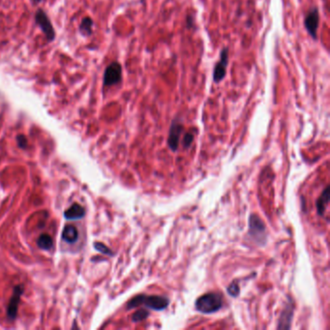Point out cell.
Segmentation results:
<instances>
[{"label":"cell","instance_id":"obj_1","mask_svg":"<svg viewBox=\"0 0 330 330\" xmlns=\"http://www.w3.org/2000/svg\"><path fill=\"white\" fill-rule=\"evenodd\" d=\"M170 304L169 298L161 295H147V294H139L133 297L127 304L128 309L137 308L141 305H145L147 308L152 309L154 311H163Z\"/></svg>","mask_w":330,"mask_h":330},{"label":"cell","instance_id":"obj_2","mask_svg":"<svg viewBox=\"0 0 330 330\" xmlns=\"http://www.w3.org/2000/svg\"><path fill=\"white\" fill-rule=\"evenodd\" d=\"M223 300L220 294H205L200 296L196 301V309L203 314H213L222 308Z\"/></svg>","mask_w":330,"mask_h":330},{"label":"cell","instance_id":"obj_3","mask_svg":"<svg viewBox=\"0 0 330 330\" xmlns=\"http://www.w3.org/2000/svg\"><path fill=\"white\" fill-rule=\"evenodd\" d=\"M249 234L258 244H265L266 228L264 223L256 214H252L249 218Z\"/></svg>","mask_w":330,"mask_h":330},{"label":"cell","instance_id":"obj_4","mask_svg":"<svg viewBox=\"0 0 330 330\" xmlns=\"http://www.w3.org/2000/svg\"><path fill=\"white\" fill-rule=\"evenodd\" d=\"M35 22L37 25L40 27L42 32L45 34L47 40L49 42H52L55 39V30L53 28V25L46 14L45 11L42 9H38L35 13Z\"/></svg>","mask_w":330,"mask_h":330},{"label":"cell","instance_id":"obj_5","mask_svg":"<svg viewBox=\"0 0 330 330\" xmlns=\"http://www.w3.org/2000/svg\"><path fill=\"white\" fill-rule=\"evenodd\" d=\"M122 78V66L119 62L113 61L109 64L104 72L103 85L104 87H110L121 81Z\"/></svg>","mask_w":330,"mask_h":330},{"label":"cell","instance_id":"obj_6","mask_svg":"<svg viewBox=\"0 0 330 330\" xmlns=\"http://www.w3.org/2000/svg\"><path fill=\"white\" fill-rule=\"evenodd\" d=\"M320 24V14L319 10L317 8H312L304 19V26L309 33V35L312 37L314 40L317 39V33Z\"/></svg>","mask_w":330,"mask_h":330},{"label":"cell","instance_id":"obj_7","mask_svg":"<svg viewBox=\"0 0 330 330\" xmlns=\"http://www.w3.org/2000/svg\"><path fill=\"white\" fill-rule=\"evenodd\" d=\"M182 132H183L182 123L179 120L175 119L172 123L170 133H169V138H168V145L173 151H177L178 149L179 141H180Z\"/></svg>","mask_w":330,"mask_h":330},{"label":"cell","instance_id":"obj_8","mask_svg":"<svg viewBox=\"0 0 330 330\" xmlns=\"http://www.w3.org/2000/svg\"><path fill=\"white\" fill-rule=\"evenodd\" d=\"M228 65V50L223 49L221 51L220 59L215 65L213 72V80L215 83H219L225 78Z\"/></svg>","mask_w":330,"mask_h":330},{"label":"cell","instance_id":"obj_9","mask_svg":"<svg viewBox=\"0 0 330 330\" xmlns=\"http://www.w3.org/2000/svg\"><path fill=\"white\" fill-rule=\"evenodd\" d=\"M23 294H24V286L23 285H19V286L15 287L14 294L11 297V300H10L9 305H8V310H7V315L11 320L16 319V317H17L18 308H19V304H20V301H21V296Z\"/></svg>","mask_w":330,"mask_h":330},{"label":"cell","instance_id":"obj_10","mask_svg":"<svg viewBox=\"0 0 330 330\" xmlns=\"http://www.w3.org/2000/svg\"><path fill=\"white\" fill-rule=\"evenodd\" d=\"M293 314H294V307L292 305L287 306L281 315L280 321H279V325H278V329L282 330V329H290L291 328V323H292V319H293Z\"/></svg>","mask_w":330,"mask_h":330},{"label":"cell","instance_id":"obj_11","mask_svg":"<svg viewBox=\"0 0 330 330\" xmlns=\"http://www.w3.org/2000/svg\"><path fill=\"white\" fill-rule=\"evenodd\" d=\"M85 215L84 208L78 203H74L73 205L64 212V216L67 220H78L83 218Z\"/></svg>","mask_w":330,"mask_h":330},{"label":"cell","instance_id":"obj_12","mask_svg":"<svg viewBox=\"0 0 330 330\" xmlns=\"http://www.w3.org/2000/svg\"><path fill=\"white\" fill-rule=\"evenodd\" d=\"M93 20L89 17H84L79 25H78V31L83 36H90L93 32Z\"/></svg>","mask_w":330,"mask_h":330},{"label":"cell","instance_id":"obj_13","mask_svg":"<svg viewBox=\"0 0 330 330\" xmlns=\"http://www.w3.org/2000/svg\"><path fill=\"white\" fill-rule=\"evenodd\" d=\"M330 202V188L327 187L317 202V209L319 215H324Z\"/></svg>","mask_w":330,"mask_h":330},{"label":"cell","instance_id":"obj_14","mask_svg":"<svg viewBox=\"0 0 330 330\" xmlns=\"http://www.w3.org/2000/svg\"><path fill=\"white\" fill-rule=\"evenodd\" d=\"M62 238L68 243H75L78 238L77 229L74 226H66L62 232Z\"/></svg>","mask_w":330,"mask_h":330},{"label":"cell","instance_id":"obj_15","mask_svg":"<svg viewBox=\"0 0 330 330\" xmlns=\"http://www.w3.org/2000/svg\"><path fill=\"white\" fill-rule=\"evenodd\" d=\"M37 245L42 250H50L52 247V245H53V241H52L51 237L49 234L43 233V234H41L38 237V239H37Z\"/></svg>","mask_w":330,"mask_h":330},{"label":"cell","instance_id":"obj_16","mask_svg":"<svg viewBox=\"0 0 330 330\" xmlns=\"http://www.w3.org/2000/svg\"><path fill=\"white\" fill-rule=\"evenodd\" d=\"M149 316V312L146 310V309H140L138 310L132 317V321L134 323H140L143 322L145 320H147Z\"/></svg>","mask_w":330,"mask_h":330},{"label":"cell","instance_id":"obj_17","mask_svg":"<svg viewBox=\"0 0 330 330\" xmlns=\"http://www.w3.org/2000/svg\"><path fill=\"white\" fill-rule=\"evenodd\" d=\"M94 247H95V249L97 250V251H99L100 253H103V254H105V255H109V256H112V252H111V250H110V248H108L105 244H103V243H95V245H94Z\"/></svg>","mask_w":330,"mask_h":330},{"label":"cell","instance_id":"obj_18","mask_svg":"<svg viewBox=\"0 0 330 330\" xmlns=\"http://www.w3.org/2000/svg\"><path fill=\"white\" fill-rule=\"evenodd\" d=\"M228 293V294H230L232 297H236L237 295H239V292H240V289H239V286L235 283L229 285L227 289Z\"/></svg>","mask_w":330,"mask_h":330},{"label":"cell","instance_id":"obj_19","mask_svg":"<svg viewBox=\"0 0 330 330\" xmlns=\"http://www.w3.org/2000/svg\"><path fill=\"white\" fill-rule=\"evenodd\" d=\"M194 135L191 132H188L185 134L183 138V146L185 148H189L192 146L193 142H194Z\"/></svg>","mask_w":330,"mask_h":330},{"label":"cell","instance_id":"obj_20","mask_svg":"<svg viewBox=\"0 0 330 330\" xmlns=\"http://www.w3.org/2000/svg\"><path fill=\"white\" fill-rule=\"evenodd\" d=\"M17 143H18L19 147H22V148H25L27 146V140H26L25 136H24V135H19L17 137Z\"/></svg>","mask_w":330,"mask_h":330},{"label":"cell","instance_id":"obj_21","mask_svg":"<svg viewBox=\"0 0 330 330\" xmlns=\"http://www.w3.org/2000/svg\"><path fill=\"white\" fill-rule=\"evenodd\" d=\"M187 20H188V22H187V25H188V27H192V26L194 25V22H193L194 18H193L192 16H189Z\"/></svg>","mask_w":330,"mask_h":330},{"label":"cell","instance_id":"obj_22","mask_svg":"<svg viewBox=\"0 0 330 330\" xmlns=\"http://www.w3.org/2000/svg\"><path fill=\"white\" fill-rule=\"evenodd\" d=\"M32 1H33V3H35V4H38V3L41 2V0H32Z\"/></svg>","mask_w":330,"mask_h":330}]
</instances>
